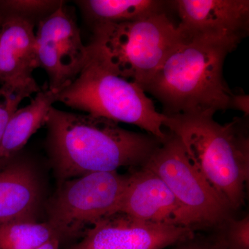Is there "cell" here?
I'll use <instances>...</instances> for the list:
<instances>
[{
	"label": "cell",
	"instance_id": "6da1fadb",
	"mask_svg": "<svg viewBox=\"0 0 249 249\" xmlns=\"http://www.w3.org/2000/svg\"><path fill=\"white\" fill-rule=\"evenodd\" d=\"M46 149L58 183L83 175L145 164L162 141L119 123L51 108Z\"/></svg>",
	"mask_w": 249,
	"mask_h": 249
},
{
	"label": "cell",
	"instance_id": "7a4b0ae2",
	"mask_svg": "<svg viewBox=\"0 0 249 249\" xmlns=\"http://www.w3.org/2000/svg\"><path fill=\"white\" fill-rule=\"evenodd\" d=\"M239 44L183 35L142 89L160 101L165 116L231 109L247 115L248 96L235 94L223 73L226 58Z\"/></svg>",
	"mask_w": 249,
	"mask_h": 249
},
{
	"label": "cell",
	"instance_id": "3957f363",
	"mask_svg": "<svg viewBox=\"0 0 249 249\" xmlns=\"http://www.w3.org/2000/svg\"><path fill=\"white\" fill-rule=\"evenodd\" d=\"M212 111L167 116L163 127L182 142L191 163L232 211L246 201L249 179L247 118L221 124Z\"/></svg>",
	"mask_w": 249,
	"mask_h": 249
},
{
	"label": "cell",
	"instance_id": "277c9868",
	"mask_svg": "<svg viewBox=\"0 0 249 249\" xmlns=\"http://www.w3.org/2000/svg\"><path fill=\"white\" fill-rule=\"evenodd\" d=\"M89 59L79 76L57 93V102L90 115L137 126L164 140L167 116L156 109L139 85L116 73L89 45Z\"/></svg>",
	"mask_w": 249,
	"mask_h": 249
},
{
	"label": "cell",
	"instance_id": "5b68a950",
	"mask_svg": "<svg viewBox=\"0 0 249 249\" xmlns=\"http://www.w3.org/2000/svg\"><path fill=\"white\" fill-rule=\"evenodd\" d=\"M91 30L90 47L119 76L142 88L183 37L168 13Z\"/></svg>",
	"mask_w": 249,
	"mask_h": 249
},
{
	"label": "cell",
	"instance_id": "8992f818",
	"mask_svg": "<svg viewBox=\"0 0 249 249\" xmlns=\"http://www.w3.org/2000/svg\"><path fill=\"white\" fill-rule=\"evenodd\" d=\"M128 173L102 172L58 183L46 202L47 220L60 245L78 242L100 219L115 213Z\"/></svg>",
	"mask_w": 249,
	"mask_h": 249
},
{
	"label": "cell",
	"instance_id": "52a82bcc",
	"mask_svg": "<svg viewBox=\"0 0 249 249\" xmlns=\"http://www.w3.org/2000/svg\"><path fill=\"white\" fill-rule=\"evenodd\" d=\"M144 166L164 181L195 231L217 230L232 217L230 205L196 170L182 142L170 131Z\"/></svg>",
	"mask_w": 249,
	"mask_h": 249
},
{
	"label": "cell",
	"instance_id": "ba28073f",
	"mask_svg": "<svg viewBox=\"0 0 249 249\" xmlns=\"http://www.w3.org/2000/svg\"><path fill=\"white\" fill-rule=\"evenodd\" d=\"M36 33L38 67L49 78L48 88L58 93L76 79L89 59L73 9L64 3L41 21Z\"/></svg>",
	"mask_w": 249,
	"mask_h": 249
},
{
	"label": "cell",
	"instance_id": "9c48e42d",
	"mask_svg": "<svg viewBox=\"0 0 249 249\" xmlns=\"http://www.w3.org/2000/svg\"><path fill=\"white\" fill-rule=\"evenodd\" d=\"M196 232L189 228L140 222L117 212L100 219L67 249H167Z\"/></svg>",
	"mask_w": 249,
	"mask_h": 249
},
{
	"label": "cell",
	"instance_id": "30bf717a",
	"mask_svg": "<svg viewBox=\"0 0 249 249\" xmlns=\"http://www.w3.org/2000/svg\"><path fill=\"white\" fill-rule=\"evenodd\" d=\"M47 200L40 165L23 150L0 170V224L38 222Z\"/></svg>",
	"mask_w": 249,
	"mask_h": 249
},
{
	"label": "cell",
	"instance_id": "8fae6325",
	"mask_svg": "<svg viewBox=\"0 0 249 249\" xmlns=\"http://www.w3.org/2000/svg\"><path fill=\"white\" fill-rule=\"evenodd\" d=\"M117 212L140 222L194 231L188 215L164 181L144 165L129 169Z\"/></svg>",
	"mask_w": 249,
	"mask_h": 249
},
{
	"label": "cell",
	"instance_id": "7c38bea8",
	"mask_svg": "<svg viewBox=\"0 0 249 249\" xmlns=\"http://www.w3.org/2000/svg\"><path fill=\"white\" fill-rule=\"evenodd\" d=\"M174 8L183 35L238 43L248 36V0H176Z\"/></svg>",
	"mask_w": 249,
	"mask_h": 249
},
{
	"label": "cell",
	"instance_id": "4fadbf2b",
	"mask_svg": "<svg viewBox=\"0 0 249 249\" xmlns=\"http://www.w3.org/2000/svg\"><path fill=\"white\" fill-rule=\"evenodd\" d=\"M0 25V85L34 78L39 68L36 26L20 18L5 16Z\"/></svg>",
	"mask_w": 249,
	"mask_h": 249
},
{
	"label": "cell",
	"instance_id": "5bb4252c",
	"mask_svg": "<svg viewBox=\"0 0 249 249\" xmlns=\"http://www.w3.org/2000/svg\"><path fill=\"white\" fill-rule=\"evenodd\" d=\"M57 102V93L44 87L30 104L18 109L11 117L0 142V170L22 152L31 137L45 125L51 108Z\"/></svg>",
	"mask_w": 249,
	"mask_h": 249
},
{
	"label": "cell",
	"instance_id": "9a60e30c",
	"mask_svg": "<svg viewBox=\"0 0 249 249\" xmlns=\"http://www.w3.org/2000/svg\"><path fill=\"white\" fill-rule=\"evenodd\" d=\"M75 2L91 28L134 22L175 9L174 1L163 0H79Z\"/></svg>",
	"mask_w": 249,
	"mask_h": 249
},
{
	"label": "cell",
	"instance_id": "2e32d148",
	"mask_svg": "<svg viewBox=\"0 0 249 249\" xmlns=\"http://www.w3.org/2000/svg\"><path fill=\"white\" fill-rule=\"evenodd\" d=\"M53 239L58 240L47 222L0 224V249H36Z\"/></svg>",
	"mask_w": 249,
	"mask_h": 249
},
{
	"label": "cell",
	"instance_id": "e0dca14e",
	"mask_svg": "<svg viewBox=\"0 0 249 249\" xmlns=\"http://www.w3.org/2000/svg\"><path fill=\"white\" fill-rule=\"evenodd\" d=\"M62 0H0V16H11L37 27L65 3Z\"/></svg>",
	"mask_w": 249,
	"mask_h": 249
},
{
	"label": "cell",
	"instance_id": "ac0fdd59",
	"mask_svg": "<svg viewBox=\"0 0 249 249\" xmlns=\"http://www.w3.org/2000/svg\"><path fill=\"white\" fill-rule=\"evenodd\" d=\"M34 78L24 81L10 82L0 87V142L11 117L25 98L40 91Z\"/></svg>",
	"mask_w": 249,
	"mask_h": 249
},
{
	"label": "cell",
	"instance_id": "d6986e66",
	"mask_svg": "<svg viewBox=\"0 0 249 249\" xmlns=\"http://www.w3.org/2000/svg\"><path fill=\"white\" fill-rule=\"evenodd\" d=\"M221 230L228 249H249V215L230 218Z\"/></svg>",
	"mask_w": 249,
	"mask_h": 249
},
{
	"label": "cell",
	"instance_id": "ffe728a7",
	"mask_svg": "<svg viewBox=\"0 0 249 249\" xmlns=\"http://www.w3.org/2000/svg\"><path fill=\"white\" fill-rule=\"evenodd\" d=\"M167 249H228L221 228L204 235H194L180 241Z\"/></svg>",
	"mask_w": 249,
	"mask_h": 249
},
{
	"label": "cell",
	"instance_id": "44dd1931",
	"mask_svg": "<svg viewBox=\"0 0 249 249\" xmlns=\"http://www.w3.org/2000/svg\"><path fill=\"white\" fill-rule=\"evenodd\" d=\"M60 247H61V245L59 240L57 239H53L36 249H60Z\"/></svg>",
	"mask_w": 249,
	"mask_h": 249
},
{
	"label": "cell",
	"instance_id": "7402d4cb",
	"mask_svg": "<svg viewBox=\"0 0 249 249\" xmlns=\"http://www.w3.org/2000/svg\"><path fill=\"white\" fill-rule=\"evenodd\" d=\"M1 16H0V25H1Z\"/></svg>",
	"mask_w": 249,
	"mask_h": 249
}]
</instances>
